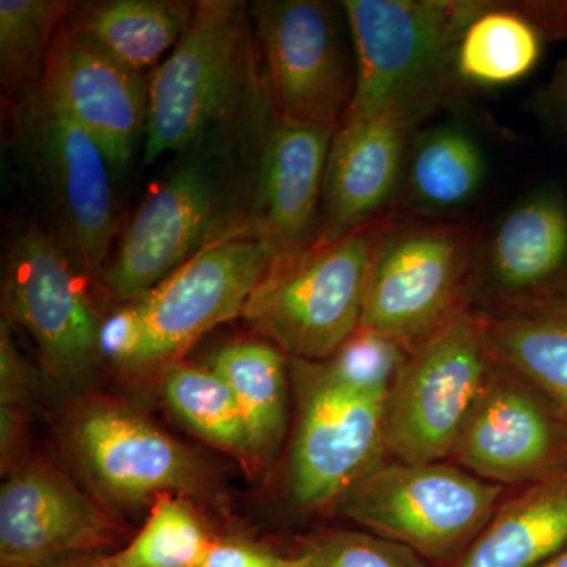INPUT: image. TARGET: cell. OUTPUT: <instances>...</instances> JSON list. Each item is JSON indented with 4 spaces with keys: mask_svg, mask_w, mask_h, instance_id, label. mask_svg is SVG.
<instances>
[{
    "mask_svg": "<svg viewBox=\"0 0 567 567\" xmlns=\"http://www.w3.org/2000/svg\"><path fill=\"white\" fill-rule=\"evenodd\" d=\"M80 265L58 238L35 224L14 235L6 271L9 315L31 334L48 371L66 388L95 374L102 323Z\"/></svg>",
    "mask_w": 567,
    "mask_h": 567,
    "instance_id": "10",
    "label": "cell"
},
{
    "mask_svg": "<svg viewBox=\"0 0 567 567\" xmlns=\"http://www.w3.org/2000/svg\"><path fill=\"white\" fill-rule=\"evenodd\" d=\"M476 264L495 290L516 297L546 286L567 264V205L539 192L505 213L481 238Z\"/></svg>",
    "mask_w": 567,
    "mask_h": 567,
    "instance_id": "19",
    "label": "cell"
},
{
    "mask_svg": "<svg viewBox=\"0 0 567 567\" xmlns=\"http://www.w3.org/2000/svg\"><path fill=\"white\" fill-rule=\"evenodd\" d=\"M37 567H110L104 561L103 555H96V557H91V555H85V557H81V555H74V557H66L62 559H58V561L48 563V565H41Z\"/></svg>",
    "mask_w": 567,
    "mask_h": 567,
    "instance_id": "35",
    "label": "cell"
},
{
    "mask_svg": "<svg viewBox=\"0 0 567 567\" xmlns=\"http://www.w3.org/2000/svg\"><path fill=\"white\" fill-rule=\"evenodd\" d=\"M555 431L540 405L516 380L492 372L453 456L466 472L494 483H520L547 468Z\"/></svg>",
    "mask_w": 567,
    "mask_h": 567,
    "instance_id": "18",
    "label": "cell"
},
{
    "mask_svg": "<svg viewBox=\"0 0 567 567\" xmlns=\"http://www.w3.org/2000/svg\"><path fill=\"white\" fill-rule=\"evenodd\" d=\"M502 487L439 462L377 464L338 505L346 517L434 559L454 557L487 527Z\"/></svg>",
    "mask_w": 567,
    "mask_h": 567,
    "instance_id": "5",
    "label": "cell"
},
{
    "mask_svg": "<svg viewBox=\"0 0 567 567\" xmlns=\"http://www.w3.org/2000/svg\"><path fill=\"white\" fill-rule=\"evenodd\" d=\"M215 218V193L199 167H185L147 197L104 271L117 300L136 301L199 251Z\"/></svg>",
    "mask_w": 567,
    "mask_h": 567,
    "instance_id": "16",
    "label": "cell"
},
{
    "mask_svg": "<svg viewBox=\"0 0 567 567\" xmlns=\"http://www.w3.org/2000/svg\"><path fill=\"white\" fill-rule=\"evenodd\" d=\"M535 107L546 121L567 133V58L558 63L546 87L537 93Z\"/></svg>",
    "mask_w": 567,
    "mask_h": 567,
    "instance_id": "34",
    "label": "cell"
},
{
    "mask_svg": "<svg viewBox=\"0 0 567 567\" xmlns=\"http://www.w3.org/2000/svg\"><path fill=\"white\" fill-rule=\"evenodd\" d=\"M420 123L395 107L341 123L328 153L317 240H338L398 210Z\"/></svg>",
    "mask_w": 567,
    "mask_h": 567,
    "instance_id": "15",
    "label": "cell"
},
{
    "mask_svg": "<svg viewBox=\"0 0 567 567\" xmlns=\"http://www.w3.org/2000/svg\"><path fill=\"white\" fill-rule=\"evenodd\" d=\"M401 197L417 216L458 210L481 192L487 167L475 137L458 125H440L413 141Z\"/></svg>",
    "mask_w": 567,
    "mask_h": 567,
    "instance_id": "21",
    "label": "cell"
},
{
    "mask_svg": "<svg viewBox=\"0 0 567 567\" xmlns=\"http://www.w3.org/2000/svg\"><path fill=\"white\" fill-rule=\"evenodd\" d=\"M241 3L203 0L148 78L144 163L188 148L237 102L245 80Z\"/></svg>",
    "mask_w": 567,
    "mask_h": 567,
    "instance_id": "6",
    "label": "cell"
},
{
    "mask_svg": "<svg viewBox=\"0 0 567 567\" xmlns=\"http://www.w3.org/2000/svg\"><path fill=\"white\" fill-rule=\"evenodd\" d=\"M543 33L516 3L487 2L458 41L462 85L502 87L528 76L540 59Z\"/></svg>",
    "mask_w": 567,
    "mask_h": 567,
    "instance_id": "24",
    "label": "cell"
},
{
    "mask_svg": "<svg viewBox=\"0 0 567 567\" xmlns=\"http://www.w3.org/2000/svg\"><path fill=\"white\" fill-rule=\"evenodd\" d=\"M406 354L405 349L385 336L360 328L324 361L346 382L390 393Z\"/></svg>",
    "mask_w": 567,
    "mask_h": 567,
    "instance_id": "30",
    "label": "cell"
},
{
    "mask_svg": "<svg viewBox=\"0 0 567 567\" xmlns=\"http://www.w3.org/2000/svg\"><path fill=\"white\" fill-rule=\"evenodd\" d=\"M275 252L256 234L219 238L137 301L144 334L130 368L173 360L200 336L241 317Z\"/></svg>",
    "mask_w": 567,
    "mask_h": 567,
    "instance_id": "11",
    "label": "cell"
},
{
    "mask_svg": "<svg viewBox=\"0 0 567 567\" xmlns=\"http://www.w3.org/2000/svg\"><path fill=\"white\" fill-rule=\"evenodd\" d=\"M297 567H424L412 548L386 537L330 532L309 537L295 557Z\"/></svg>",
    "mask_w": 567,
    "mask_h": 567,
    "instance_id": "29",
    "label": "cell"
},
{
    "mask_svg": "<svg viewBox=\"0 0 567 567\" xmlns=\"http://www.w3.org/2000/svg\"><path fill=\"white\" fill-rule=\"evenodd\" d=\"M40 89L91 134L112 167L126 166L147 122L144 73L66 20L52 41Z\"/></svg>",
    "mask_w": 567,
    "mask_h": 567,
    "instance_id": "14",
    "label": "cell"
},
{
    "mask_svg": "<svg viewBox=\"0 0 567 567\" xmlns=\"http://www.w3.org/2000/svg\"><path fill=\"white\" fill-rule=\"evenodd\" d=\"M495 353L481 316L461 309L415 347L386 399V450L429 464L453 456Z\"/></svg>",
    "mask_w": 567,
    "mask_h": 567,
    "instance_id": "4",
    "label": "cell"
},
{
    "mask_svg": "<svg viewBox=\"0 0 567 567\" xmlns=\"http://www.w3.org/2000/svg\"><path fill=\"white\" fill-rule=\"evenodd\" d=\"M298 420L290 492L305 507L339 502L382 462L388 391L346 382L327 361L292 360Z\"/></svg>",
    "mask_w": 567,
    "mask_h": 567,
    "instance_id": "8",
    "label": "cell"
},
{
    "mask_svg": "<svg viewBox=\"0 0 567 567\" xmlns=\"http://www.w3.org/2000/svg\"><path fill=\"white\" fill-rule=\"evenodd\" d=\"M66 443L85 477L117 505L210 488V473L193 451L122 405L82 406L66 425Z\"/></svg>",
    "mask_w": 567,
    "mask_h": 567,
    "instance_id": "12",
    "label": "cell"
},
{
    "mask_svg": "<svg viewBox=\"0 0 567 567\" xmlns=\"http://www.w3.org/2000/svg\"><path fill=\"white\" fill-rule=\"evenodd\" d=\"M208 368L230 386L244 416L248 462L264 464L281 446L287 425V372L281 349L240 341L213 354Z\"/></svg>",
    "mask_w": 567,
    "mask_h": 567,
    "instance_id": "22",
    "label": "cell"
},
{
    "mask_svg": "<svg viewBox=\"0 0 567 567\" xmlns=\"http://www.w3.org/2000/svg\"><path fill=\"white\" fill-rule=\"evenodd\" d=\"M537 567H567V546Z\"/></svg>",
    "mask_w": 567,
    "mask_h": 567,
    "instance_id": "36",
    "label": "cell"
},
{
    "mask_svg": "<svg viewBox=\"0 0 567 567\" xmlns=\"http://www.w3.org/2000/svg\"><path fill=\"white\" fill-rule=\"evenodd\" d=\"M567 546V476L499 507L456 567H537Z\"/></svg>",
    "mask_w": 567,
    "mask_h": 567,
    "instance_id": "20",
    "label": "cell"
},
{
    "mask_svg": "<svg viewBox=\"0 0 567 567\" xmlns=\"http://www.w3.org/2000/svg\"><path fill=\"white\" fill-rule=\"evenodd\" d=\"M14 141L82 270L106 271L115 233L110 162L91 134L41 89L18 106Z\"/></svg>",
    "mask_w": 567,
    "mask_h": 567,
    "instance_id": "7",
    "label": "cell"
},
{
    "mask_svg": "<svg viewBox=\"0 0 567 567\" xmlns=\"http://www.w3.org/2000/svg\"><path fill=\"white\" fill-rule=\"evenodd\" d=\"M199 567H297V561L244 540L213 539Z\"/></svg>",
    "mask_w": 567,
    "mask_h": 567,
    "instance_id": "33",
    "label": "cell"
},
{
    "mask_svg": "<svg viewBox=\"0 0 567 567\" xmlns=\"http://www.w3.org/2000/svg\"><path fill=\"white\" fill-rule=\"evenodd\" d=\"M163 394L175 416L205 442L248 461V439L237 399L212 368L175 363L166 369Z\"/></svg>",
    "mask_w": 567,
    "mask_h": 567,
    "instance_id": "26",
    "label": "cell"
},
{
    "mask_svg": "<svg viewBox=\"0 0 567 567\" xmlns=\"http://www.w3.org/2000/svg\"><path fill=\"white\" fill-rule=\"evenodd\" d=\"M117 522L43 458L14 466L0 491V567H37L112 546Z\"/></svg>",
    "mask_w": 567,
    "mask_h": 567,
    "instance_id": "13",
    "label": "cell"
},
{
    "mask_svg": "<svg viewBox=\"0 0 567 567\" xmlns=\"http://www.w3.org/2000/svg\"><path fill=\"white\" fill-rule=\"evenodd\" d=\"M477 0H346L354 95L344 121L395 107L424 122L462 89L456 58Z\"/></svg>",
    "mask_w": 567,
    "mask_h": 567,
    "instance_id": "1",
    "label": "cell"
},
{
    "mask_svg": "<svg viewBox=\"0 0 567 567\" xmlns=\"http://www.w3.org/2000/svg\"><path fill=\"white\" fill-rule=\"evenodd\" d=\"M483 319L495 357L539 386L567 413V311L509 309Z\"/></svg>",
    "mask_w": 567,
    "mask_h": 567,
    "instance_id": "25",
    "label": "cell"
},
{
    "mask_svg": "<svg viewBox=\"0 0 567 567\" xmlns=\"http://www.w3.org/2000/svg\"><path fill=\"white\" fill-rule=\"evenodd\" d=\"M480 240L473 224L394 212L377 246L361 330L412 352L468 308L462 295Z\"/></svg>",
    "mask_w": 567,
    "mask_h": 567,
    "instance_id": "3",
    "label": "cell"
},
{
    "mask_svg": "<svg viewBox=\"0 0 567 567\" xmlns=\"http://www.w3.org/2000/svg\"><path fill=\"white\" fill-rule=\"evenodd\" d=\"M31 390V374L28 363L11 336L9 320L0 324V406H18Z\"/></svg>",
    "mask_w": 567,
    "mask_h": 567,
    "instance_id": "32",
    "label": "cell"
},
{
    "mask_svg": "<svg viewBox=\"0 0 567 567\" xmlns=\"http://www.w3.org/2000/svg\"><path fill=\"white\" fill-rule=\"evenodd\" d=\"M333 134L330 128L278 121L265 140L254 234L275 257L300 251L319 237Z\"/></svg>",
    "mask_w": 567,
    "mask_h": 567,
    "instance_id": "17",
    "label": "cell"
},
{
    "mask_svg": "<svg viewBox=\"0 0 567 567\" xmlns=\"http://www.w3.org/2000/svg\"><path fill=\"white\" fill-rule=\"evenodd\" d=\"M252 17L278 121L336 132L357 82L346 14L319 0H267Z\"/></svg>",
    "mask_w": 567,
    "mask_h": 567,
    "instance_id": "9",
    "label": "cell"
},
{
    "mask_svg": "<svg viewBox=\"0 0 567 567\" xmlns=\"http://www.w3.org/2000/svg\"><path fill=\"white\" fill-rule=\"evenodd\" d=\"M393 213L338 240L276 256L241 317L297 360L330 358L360 330L377 246Z\"/></svg>",
    "mask_w": 567,
    "mask_h": 567,
    "instance_id": "2",
    "label": "cell"
},
{
    "mask_svg": "<svg viewBox=\"0 0 567 567\" xmlns=\"http://www.w3.org/2000/svg\"><path fill=\"white\" fill-rule=\"evenodd\" d=\"M212 540L193 506L167 494L158 496L132 543L103 558L110 567H199Z\"/></svg>",
    "mask_w": 567,
    "mask_h": 567,
    "instance_id": "28",
    "label": "cell"
},
{
    "mask_svg": "<svg viewBox=\"0 0 567 567\" xmlns=\"http://www.w3.org/2000/svg\"><path fill=\"white\" fill-rule=\"evenodd\" d=\"M144 324L137 301L107 317L100 330V353L121 365H132L140 350Z\"/></svg>",
    "mask_w": 567,
    "mask_h": 567,
    "instance_id": "31",
    "label": "cell"
},
{
    "mask_svg": "<svg viewBox=\"0 0 567 567\" xmlns=\"http://www.w3.org/2000/svg\"><path fill=\"white\" fill-rule=\"evenodd\" d=\"M71 3L61 0L0 2V70L3 85L22 95L35 92L43 80L52 41L69 20ZM22 96V99H24Z\"/></svg>",
    "mask_w": 567,
    "mask_h": 567,
    "instance_id": "27",
    "label": "cell"
},
{
    "mask_svg": "<svg viewBox=\"0 0 567 567\" xmlns=\"http://www.w3.org/2000/svg\"><path fill=\"white\" fill-rule=\"evenodd\" d=\"M193 10L164 0H107L82 7L69 21L117 61L144 73L171 54L188 28Z\"/></svg>",
    "mask_w": 567,
    "mask_h": 567,
    "instance_id": "23",
    "label": "cell"
}]
</instances>
